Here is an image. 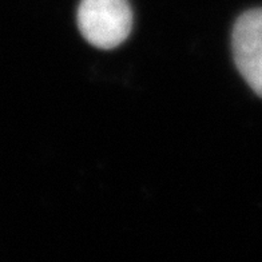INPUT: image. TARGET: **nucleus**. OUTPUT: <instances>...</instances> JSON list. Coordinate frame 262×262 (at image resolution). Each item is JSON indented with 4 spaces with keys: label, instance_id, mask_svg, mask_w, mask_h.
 I'll use <instances>...</instances> for the list:
<instances>
[{
    "label": "nucleus",
    "instance_id": "1",
    "mask_svg": "<svg viewBox=\"0 0 262 262\" xmlns=\"http://www.w3.org/2000/svg\"><path fill=\"white\" fill-rule=\"evenodd\" d=\"M131 26L128 0H80L78 27L83 38L98 49L121 46L128 38Z\"/></svg>",
    "mask_w": 262,
    "mask_h": 262
},
{
    "label": "nucleus",
    "instance_id": "2",
    "mask_svg": "<svg viewBox=\"0 0 262 262\" xmlns=\"http://www.w3.org/2000/svg\"><path fill=\"white\" fill-rule=\"evenodd\" d=\"M231 47L239 74L262 98V8L249 10L238 17Z\"/></svg>",
    "mask_w": 262,
    "mask_h": 262
}]
</instances>
